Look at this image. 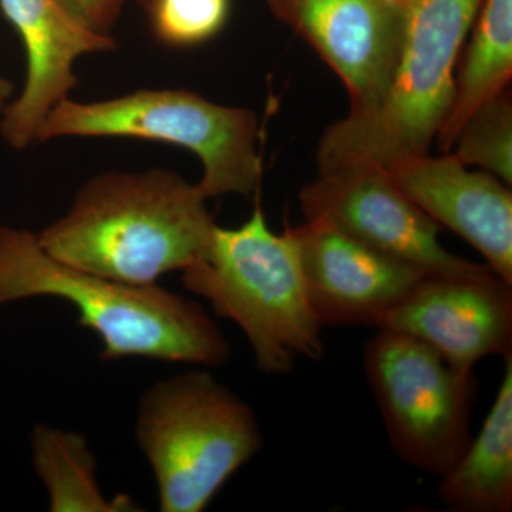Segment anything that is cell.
<instances>
[{
  "label": "cell",
  "mask_w": 512,
  "mask_h": 512,
  "mask_svg": "<svg viewBox=\"0 0 512 512\" xmlns=\"http://www.w3.org/2000/svg\"><path fill=\"white\" fill-rule=\"evenodd\" d=\"M87 28L109 35L126 0H60Z\"/></svg>",
  "instance_id": "cell-19"
},
{
  "label": "cell",
  "mask_w": 512,
  "mask_h": 512,
  "mask_svg": "<svg viewBox=\"0 0 512 512\" xmlns=\"http://www.w3.org/2000/svg\"><path fill=\"white\" fill-rule=\"evenodd\" d=\"M0 9L19 33L26 53L22 92L0 119V134L15 150L36 143L50 111L77 84L80 57L116 49L106 33L87 28L60 0H0Z\"/></svg>",
  "instance_id": "cell-12"
},
{
  "label": "cell",
  "mask_w": 512,
  "mask_h": 512,
  "mask_svg": "<svg viewBox=\"0 0 512 512\" xmlns=\"http://www.w3.org/2000/svg\"><path fill=\"white\" fill-rule=\"evenodd\" d=\"M305 220L328 222L387 256L427 275H476L487 265L451 254L441 245L440 225L431 220L373 165L322 171L299 195Z\"/></svg>",
  "instance_id": "cell-8"
},
{
  "label": "cell",
  "mask_w": 512,
  "mask_h": 512,
  "mask_svg": "<svg viewBox=\"0 0 512 512\" xmlns=\"http://www.w3.org/2000/svg\"><path fill=\"white\" fill-rule=\"evenodd\" d=\"M33 466L53 512L140 511L128 495L107 500L97 483L96 458L74 431L39 424L32 434Z\"/></svg>",
  "instance_id": "cell-16"
},
{
  "label": "cell",
  "mask_w": 512,
  "mask_h": 512,
  "mask_svg": "<svg viewBox=\"0 0 512 512\" xmlns=\"http://www.w3.org/2000/svg\"><path fill=\"white\" fill-rule=\"evenodd\" d=\"M138 447L163 512H201L264 444L255 413L205 370L158 380L141 396Z\"/></svg>",
  "instance_id": "cell-5"
},
{
  "label": "cell",
  "mask_w": 512,
  "mask_h": 512,
  "mask_svg": "<svg viewBox=\"0 0 512 512\" xmlns=\"http://www.w3.org/2000/svg\"><path fill=\"white\" fill-rule=\"evenodd\" d=\"M197 184L174 171H113L77 192L36 234L63 264L131 285H154L204 258L217 224Z\"/></svg>",
  "instance_id": "cell-1"
},
{
  "label": "cell",
  "mask_w": 512,
  "mask_h": 512,
  "mask_svg": "<svg viewBox=\"0 0 512 512\" xmlns=\"http://www.w3.org/2000/svg\"><path fill=\"white\" fill-rule=\"evenodd\" d=\"M338 74L349 113L382 99L402 46L406 0H266Z\"/></svg>",
  "instance_id": "cell-10"
},
{
  "label": "cell",
  "mask_w": 512,
  "mask_h": 512,
  "mask_svg": "<svg viewBox=\"0 0 512 512\" xmlns=\"http://www.w3.org/2000/svg\"><path fill=\"white\" fill-rule=\"evenodd\" d=\"M386 171L421 211L476 248L485 265L512 285L511 187L450 153L426 154Z\"/></svg>",
  "instance_id": "cell-13"
},
{
  "label": "cell",
  "mask_w": 512,
  "mask_h": 512,
  "mask_svg": "<svg viewBox=\"0 0 512 512\" xmlns=\"http://www.w3.org/2000/svg\"><path fill=\"white\" fill-rule=\"evenodd\" d=\"M448 153L467 167L512 185V103L510 90L483 104L460 128Z\"/></svg>",
  "instance_id": "cell-17"
},
{
  "label": "cell",
  "mask_w": 512,
  "mask_h": 512,
  "mask_svg": "<svg viewBox=\"0 0 512 512\" xmlns=\"http://www.w3.org/2000/svg\"><path fill=\"white\" fill-rule=\"evenodd\" d=\"M309 303L322 326H372L420 281V269L367 247L328 222L289 227Z\"/></svg>",
  "instance_id": "cell-11"
},
{
  "label": "cell",
  "mask_w": 512,
  "mask_h": 512,
  "mask_svg": "<svg viewBox=\"0 0 512 512\" xmlns=\"http://www.w3.org/2000/svg\"><path fill=\"white\" fill-rule=\"evenodd\" d=\"M151 28L164 45L192 47L221 32L229 15V0H150Z\"/></svg>",
  "instance_id": "cell-18"
},
{
  "label": "cell",
  "mask_w": 512,
  "mask_h": 512,
  "mask_svg": "<svg viewBox=\"0 0 512 512\" xmlns=\"http://www.w3.org/2000/svg\"><path fill=\"white\" fill-rule=\"evenodd\" d=\"M481 0H406L399 57L375 107L323 134L319 173L373 165L392 170L429 154L454 100L456 70Z\"/></svg>",
  "instance_id": "cell-3"
},
{
  "label": "cell",
  "mask_w": 512,
  "mask_h": 512,
  "mask_svg": "<svg viewBox=\"0 0 512 512\" xmlns=\"http://www.w3.org/2000/svg\"><path fill=\"white\" fill-rule=\"evenodd\" d=\"M363 369L394 453L421 473L444 476L473 439L474 370L457 369L419 340L384 329L366 343Z\"/></svg>",
  "instance_id": "cell-7"
},
{
  "label": "cell",
  "mask_w": 512,
  "mask_h": 512,
  "mask_svg": "<svg viewBox=\"0 0 512 512\" xmlns=\"http://www.w3.org/2000/svg\"><path fill=\"white\" fill-rule=\"evenodd\" d=\"M138 2H140L141 5L147 6L148 2H150V0H138Z\"/></svg>",
  "instance_id": "cell-21"
},
{
  "label": "cell",
  "mask_w": 512,
  "mask_h": 512,
  "mask_svg": "<svg viewBox=\"0 0 512 512\" xmlns=\"http://www.w3.org/2000/svg\"><path fill=\"white\" fill-rule=\"evenodd\" d=\"M40 296L72 303L79 325L99 336L103 360L146 357L210 367L231 356L200 303L157 284H124L63 264L33 232L0 225V306Z\"/></svg>",
  "instance_id": "cell-2"
},
{
  "label": "cell",
  "mask_w": 512,
  "mask_h": 512,
  "mask_svg": "<svg viewBox=\"0 0 512 512\" xmlns=\"http://www.w3.org/2000/svg\"><path fill=\"white\" fill-rule=\"evenodd\" d=\"M503 359V380L480 433L440 477L437 497L448 510H512V353Z\"/></svg>",
  "instance_id": "cell-14"
},
{
  "label": "cell",
  "mask_w": 512,
  "mask_h": 512,
  "mask_svg": "<svg viewBox=\"0 0 512 512\" xmlns=\"http://www.w3.org/2000/svg\"><path fill=\"white\" fill-rule=\"evenodd\" d=\"M377 329L429 346L460 370L512 353V285L493 271L426 275L384 315Z\"/></svg>",
  "instance_id": "cell-9"
},
{
  "label": "cell",
  "mask_w": 512,
  "mask_h": 512,
  "mask_svg": "<svg viewBox=\"0 0 512 512\" xmlns=\"http://www.w3.org/2000/svg\"><path fill=\"white\" fill-rule=\"evenodd\" d=\"M183 285L211 302L247 336L258 370L285 375L296 360H320L322 328L309 303L289 227L276 234L261 205L238 228L215 227L210 248L181 272Z\"/></svg>",
  "instance_id": "cell-4"
},
{
  "label": "cell",
  "mask_w": 512,
  "mask_h": 512,
  "mask_svg": "<svg viewBox=\"0 0 512 512\" xmlns=\"http://www.w3.org/2000/svg\"><path fill=\"white\" fill-rule=\"evenodd\" d=\"M66 137L138 138L187 148L202 163L197 187L205 200L252 197L264 175L255 114L188 90H138L93 103L67 97L50 111L36 141Z\"/></svg>",
  "instance_id": "cell-6"
},
{
  "label": "cell",
  "mask_w": 512,
  "mask_h": 512,
  "mask_svg": "<svg viewBox=\"0 0 512 512\" xmlns=\"http://www.w3.org/2000/svg\"><path fill=\"white\" fill-rule=\"evenodd\" d=\"M12 97V83H10L8 79H5V77L0 76V119H2L3 111H5L10 101H12Z\"/></svg>",
  "instance_id": "cell-20"
},
{
  "label": "cell",
  "mask_w": 512,
  "mask_h": 512,
  "mask_svg": "<svg viewBox=\"0 0 512 512\" xmlns=\"http://www.w3.org/2000/svg\"><path fill=\"white\" fill-rule=\"evenodd\" d=\"M456 70L454 100L437 137L448 153L468 117L507 92L512 77V0H481Z\"/></svg>",
  "instance_id": "cell-15"
}]
</instances>
